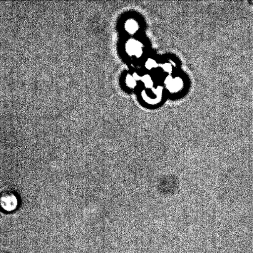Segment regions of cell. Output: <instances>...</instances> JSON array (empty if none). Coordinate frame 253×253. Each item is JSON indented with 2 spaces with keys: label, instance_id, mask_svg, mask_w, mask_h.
Listing matches in <instances>:
<instances>
[{
  "label": "cell",
  "instance_id": "6da1fadb",
  "mask_svg": "<svg viewBox=\"0 0 253 253\" xmlns=\"http://www.w3.org/2000/svg\"><path fill=\"white\" fill-rule=\"evenodd\" d=\"M128 49L130 53L134 54H138L140 53L141 49L140 48V46H139V44L137 43L133 42V43L128 44Z\"/></svg>",
  "mask_w": 253,
  "mask_h": 253
},
{
  "label": "cell",
  "instance_id": "7a4b0ae2",
  "mask_svg": "<svg viewBox=\"0 0 253 253\" xmlns=\"http://www.w3.org/2000/svg\"><path fill=\"white\" fill-rule=\"evenodd\" d=\"M182 84V81L179 80V79H176L175 80L170 81L169 84H168V86H169V88L171 90L175 91L181 87Z\"/></svg>",
  "mask_w": 253,
  "mask_h": 253
},
{
  "label": "cell",
  "instance_id": "3957f363",
  "mask_svg": "<svg viewBox=\"0 0 253 253\" xmlns=\"http://www.w3.org/2000/svg\"><path fill=\"white\" fill-rule=\"evenodd\" d=\"M126 27L127 31L131 32V33H134L138 29L137 24L134 21L128 22Z\"/></svg>",
  "mask_w": 253,
  "mask_h": 253
},
{
  "label": "cell",
  "instance_id": "277c9868",
  "mask_svg": "<svg viewBox=\"0 0 253 253\" xmlns=\"http://www.w3.org/2000/svg\"><path fill=\"white\" fill-rule=\"evenodd\" d=\"M128 84L129 85H130L131 86H133L134 85H135V80H134L133 79L131 78L130 79H128Z\"/></svg>",
  "mask_w": 253,
  "mask_h": 253
}]
</instances>
